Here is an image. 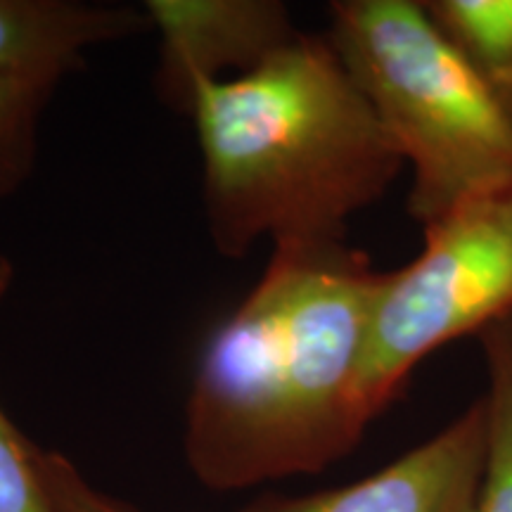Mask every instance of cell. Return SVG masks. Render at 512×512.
Wrapping results in <instances>:
<instances>
[{"instance_id": "cell-9", "label": "cell", "mask_w": 512, "mask_h": 512, "mask_svg": "<svg viewBox=\"0 0 512 512\" xmlns=\"http://www.w3.org/2000/svg\"><path fill=\"white\" fill-rule=\"evenodd\" d=\"M486 366V467L477 512H512V316L479 335Z\"/></svg>"}, {"instance_id": "cell-4", "label": "cell", "mask_w": 512, "mask_h": 512, "mask_svg": "<svg viewBox=\"0 0 512 512\" xmlns=\"http://www.w3.org/2000/svg\"><path fill=\"white\" fill-rule=\"evenodd\" d=\"M510 316L512 183H505L425 226L422 252L384 273L361 373L375 418L427 356Z\"/></svg>"}, {"instance_id": "cell-12", "label": "cell", "mask_w": 512, "mask_h": 512, "mask_svg": "<svg viewBox=\"0 0 512 512\" xmlns=\"http://www.w3.org/2000/svg\"><path fill=\"white\" fill-rule=\"evenodd\" d=\"M38 470L57 512H138L83 477L64 453L38 446Z\"/></svg>"}, {"instance_id": "cell-7", "label": "cell", "mask_w": 512, "mask_h": 512, "mask_svg": "<svg viewBox=\"0 0 512 512\" xmlns=\"http://www.w3.org/2000/svg\"><path fill=\"white\" fill-rule=\"evenodd\" d=\"M152 29L147 10L81 0H0V79L60 83L88 50Z\"/></svg>"}, {"instance_id": "cell-1", "label": "cell", "mask_w": 512, "mask_h": 512, "mask_svg": "<svg viewBox=\"0 0 512 512\" xmlns=\"http://www.w3.org/2000/svg\"><path fill=\"white\" fill-rule=\"evenodd\" d=\"M384 271L347 240L275 242L192 377L183 456L204 489L318 475L375 420L363 354Z\"/></svg>"}, {"instance_id": "cell-2", "label": "cell", "mask_w": 512, "mask_h": 512, "mask_svg": "<svg viewBox=\"0 0 512 512\" xmlns=\"http://www.w3.org/2000/svg\"><path fill=\"white\" fill-rule=\"evenodd\" d=\"M188 117L202 152L211 245L245 259L259 240H347L403 159L325 34H302L226 81H200Z\"/></svg>"}, {"instance_id": "cell-10", "label": "cell", "mask_w": 512, "mask_h": 512, "mask_svg": "<svg viewBox=\"0 0 512 512\" xmlns=\"http://www.w3.org/2000/svg\"><path fill=\"white\" fill-rule=\"evenodd\" d=\"M57 83L0 79V202L22 190L36 169L41 121Z\"/></svg>"}, {"instance_id": "cell-5", "label": "cell", "mask_w": 512, "mask_h": 512, "mask_svg": "<svg viewBox=\"0 0 512 512\" xmlns=\"http://www.w3.org/2000/svg\"><path fill=\"white\" fill-rule=\"evenodd\" d=\"M489 415L479 396L422 444L358 482L306 496L268 494L242 512H477Z\"/></svg>"}, {"instance_id": "cell-11", "label": "cell", "mask_w": 512, "mask_h": 512, "mask_svg": "<svg viewBox=\"0 0 512 512\" xmlns=\"http://www.w3.org/2000/svg\"><path fill=\"white\" fill-rule=\"evenodd\" d=\"M15 283V264L0 254V304ZM0 512H57L50 501L41 470L38 444L8 418L0 406Z\"/></svg>"}, {"instance_id": "cell-8", "label": "cell", "mask_w": 512, "mask_h": 512, "mask_svg": "<svg viewBox=\"0 0 512 512\" xmlns=\"http://www.w3.org/2000/svg\"><path fill=\"white\" fill-rule=\"evenodd\" d=\"M512 128V0H422Z\"/></svg>"}, {"instance_id": "cell-3", "label": "cell", "mask_w": 512, "mask_h": 512, "mask_svg": "<svg viewBox=\"0 0 512 512\" xmlns=\"http://www.w3.org/2000/svg\"><path fill=\"white\" fill-rule=\"evenodd\" d=\"M328 36L403 164L422 228L512 183V128L422 0H335Z\"/></svg>"}, {"instance_id": "cell-6", "label": "cell", "mask_w": 512, "mask_h": 512, "mask_svg": "<svg viewBox=\"0 0 512 512\" xmlns=\"http://www.w3.org/2000/svg\"><path fill=\"white\" fill-rule=\"evenodd\" d=\"M143 8L159 34L157 91L181 114L195 83L252 72L299 34L278 0H147Z\"/></svg>"}]
</instances>
